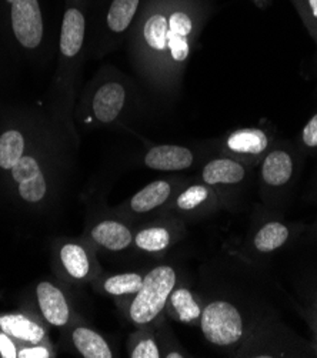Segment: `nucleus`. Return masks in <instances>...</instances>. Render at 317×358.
Returning <instances> with one entry per match:
<instances>
[{"mask_svg": "<svg viewBox=\"0 0 317 358\" xmlns=\"http://www.w3.org/2000/svg\"><path fill=\"white\" fill-rule=\"evenodd\" d=\"M17 357H20V358H48L50 355H49V351L46 348L34 347V348L22 350Z\"/></svg>", "mask_w": 317, "mask_h": 358, "instance_id": "nucleus-26", "label": "nucleus"}, {"mask_svg": "<svg viewBox=\"0 0 317 358\" xmlns=\"http://www.w3.org/2000/svg\"><path fill=\"white\" fill-rule=\"evenodd\" d=\"M10 26L19 45L33 50L45 36V20L39 0H8Z\"/></svg>", "mask_w": 317, "mask_h": 358, "instance_id": "nucleus-5", "label": "nucleus"}, {"mask_svg": "<svg viewBox=\"0 0 317 358\" xmlns=\"http://www.w3.org/2000/svg\"><path fill=\"white\" fill-rule=\"evenodd\" d=\"M314 307H316V311H317V296H316V299H314Z\"/></svg>", "mask_w": 317, "mask_h": 358, "instance_id": "nucleus-29", "label": "nucleus"}, {"mask_svg": "<svg viewBox=\"0 0 317 358\" xmlns=\"http://www.w3.org/2000/svg\"><path fill=\"white\" fill-rule=\"evenodd\" d=\"M302 143L307 150L317 149V113L303 127Z\"/></svg>", "mask_w": 317, "mask_h": 358, "instance_id": "nucleus-24", "label": "nucleus"}, {"mask_svg": "<svg viewBox=\"0 0 317 358\" xmlns=\"http://www.w3.org/2000/svg\"><path fill=\"white\" fill-rule=\"evenodd\" d=\"M132 358H160V350L153 338L148 337L139 340L130 351Z\"/></svg>", "mask_w": 317, "mask_h": 358, "instance_id": "nucleus-23", "label": "nucleus"}, {"mask_svg": "<svg viewBox=\"0 0 317 358\" xmlns=\"http://www.w3.org/2000/svg\"><path fill=\"white\" fill-rule=\"evenodd\" d=\"M176 287V273L170 266H159L143 277V284L132 300L129 315L134 324L146 326L155 321L167 306Z\"/></svg>", "mask_w": 317, "mask_h": 358, "instance_id": "nucleus-1", "label": "nucleus"}, {"mask_svg": "<svg viewBox=\"0 0 317 358\" xmlns=\"http://www.w3.org/2000/svg\"><path fill=\"white\" fill-rule=\"evenodd\" d=\"M213 197L215 194L207 185H192L176 199V207L181 211H193L199 207H204Z\"/></svg>", "mask_w": 317, "mask_h": 358, "instance_id": "nucleus-22", "label": "nucleus"}, {"mask_svg": "<svg viewBox=\"0 0 317 358\" xmlns=\"http://www.w3.org/2000/svg\"><path fill=\"white\" fill-rule=\"evenodd\" d=\"M306 9L310 23L317 26V0H306Z\"/></svg>", "mask_w": 317, "mask_h": 358, "instance_id": "nucleus-27", "label": "nucleus"}, {"mask_svg": "<svg viewBox=\"0 0 317 358\" xmlns=\"http://www.w3.org/2000/svg\"><path fill=\"white\" fill-rule=\"evenodd\" d=\"M133 241L137 248L143 250L146 253H160L170 245L171 233L169 229L162 226L146 227L136 234Z\"/></svg>", "mask_w": 317, "mask_h": 358, "instance_id": "nucleus-19", "label": "nucleus"}, {"mask_svg": "<svg viewBox=\"0 0 317 358\" xmlns=\"http://www.w3.org/2000/svg\"><path fill=\"white\" fill-rule=\"evenodd\" d=\"M0 352H2V357L5 358H15L17 357L15 344L10 341L6 333H0Z\"/></svg>", "mask_w": 317, "mask_h": 358, "instance_id": "nucleus-25", "label": "nucleus"}, {"mask_svg": "<svg viewBox=\"0 0 317 358\" xmlns=\"http://www.w3.org/2000/svg\"><path fill=\"white\" fill-rule=\"evenodd\" d=\"M126 89L119 82H106L94 93L92 99L93 117L103 123H113L125 109Z\"/></svg>", "mask_w": 317, "mask_h": 358, "instance_id": "nucleus-7", "label": "nucleus"}, {"mask_svg": "<svg viewBox=\"0 0 317 358\" xmlns=\"http://www.w3.org/2000/svg\"><path fill=\"white\" fill-rule=\"evenodd\" d=\"M0 329L8 336H12L17 340L36 344L42 341L45 331L41 326L33 323L23 315H3L0 317Z\"/></svg>", "mask_w": 317, "mask_h": 358, "instance_id": "nucleus-15", "label": "nucleus"}, {"mask_svg": "<svg viewBox=\"0 0 317 358\" xmlns=\"http://www.w3.org/2000/svg\"><path fill=\"white\" fill-rule=\"evenodd\" d=\"M167 303L173 315L182 323L189 324L197 320L200 321L202 308L189 289H173Z\"/></svg>", "mask_w": 317, "mask_h": 358, "instance_id": "nucleus-16", "label": "nucleus"}, {"mask_svg": "<svg viewBox=\"0 0 317 358\" xmlns=\"http://www.w3.org/2000/svg\"><path fill=\"white\" fill-rule=\"evenodd\" d=\"M10 171L15 182L19 183V193L23 200L36 203L45 197L46 182L36 159L23 155Z\"/></svg>", "mask_w": 317, "mask_h": 358, "instance_id": "nucleus-8", "label": "nucleus"}, {"mask_svg": "<svg viewBox=\"0 0 317 358\" xmlns=\"http://www.w3.org/2000/svg\"><path fill=\"white\" fill-rule=\"evenodd\" d=\"M93 240L111 252H122L133 243L132 231L122 223L104 220L92 230Z\"/></svg>", "mask_w": 317, "mask_h": 358, "instance_id": "nucleus-12", "label": "nucleus"}, {"mask_svg": "<svg viewBox=\"0 0 317 358\" xmlns=\"http://www.w3.org/2000/svg\"><path fill=\"white\" fill-rule=\"evenodd\" d=\"M36 293L45 318L53 326H64L69 320V307L62 292L45 281L38 285Z\"/></svg>", "mask_w": 317, "mask_h": 358, "instance_id": "nucleus-11", "label": "nucleus"}, {"mask_svg": "<svg viewBox=\"0 0 317 358\" xmlns=\"http://www.w3.org/2000/svg\"><path fill=\"white\" fill-rule=\"evenodd\" d=\"M314 231L317 233V223H316V226H314Z\"/></svg>", "mask_w": 317, "mask_h": 358, "instance_id": "nucleus-30", "label": "nucleus"}, {"mask_svg": "<svg viewBox=\"0 0 317 358\" xmlns=\"http://www.w3.org/2000/svg\"><path fill=\"white\" fill-rule=\"evenodd\" d=\"M249 166L232 157L210 160L202 171L203 183L210 189L222 190L226 203L236 204L249 187Z\"/></svg>", "mask_w": 317, "mask_h": 358, "instance_id": "nucleus-4", "label": "nucleus"}, {"mask_svg": "<svg viewBox=\"0 0 317 358\" xmlns=\"http://www.w3.org/2000/svg\"><path fill=\"white\" fill-rule=\"evenodd\" d=\"M204 338L216 347H234L244 340L246 320L241 310L227 300L209 303L200 315Z\"/></svg>", "mask_w": 317, "mask_h": 358, "instance_id": "nucleus-2", "label": "nucleus"}, {"mask_svg": "<svg viewBox=\"0 0 317 358\" xmlns=\"http://www.w3.org/2000/svg\"><path fill=\"white\" fill-rule=\"evenodd\" d=\"M295 227L281 220H266L252 233L251 247L258 255H273L290 243Z\"/></svg>", "mask_w": 317, "mask_h": 358, "instance_id": "nucleus-9", "label": "nucleus"}, {"mask_svg": "<svg viewBox=\"0 0 317 358\" xmlns=\"http://www.w3.org/2000/svg\"><path fill=\"white\" fill-rule=\"evenodd\" d=\"M140 0H112L104 15V26L112 34H123L133 24Z\"/></svg>", "mask_w": 317, "mask_h": 358, "instance_id": "nucleus-13", "label": "nucleus"}, {"mask_svg": "<svg viewBox=\"0 0 317 358\" xmlns=\"http://www.w3.org/2000/svg\"><path fill=\"white\" fill-rule=\"evenodd\" d=\"M195 162L190 149L174 145H162L152 148L145 156V164L159 171H182Z\"/></svg>", "mask_w": 317, "mask_h": 358, "instance_id": "nucleus-10", "label": "nucleus"}, {"mask_svg": "<svg viewBox=\"0 0 317 358\" xmlns=\"http://www.w3.org/2000/svg\"><path fill=\"white\" fill-rule=\"evenodd\" d=\"M270 138L262 129H239L226 140V150L239 157V162L251 166L266 156Z\"/></svg>", "mask_w": 317, "mask_h": 358, "instance_id": "nucleus-6", "label": "nucleus"}, {"mask_svg": "<svg viewBox=\"0 0 317 358\" xmlns=\"http://www.w3.org/2000/svg\"><path fill=\"white\" fill-rule=\"evenodd\" d=\"M73 343L79 352L86 358H112L111 347L97 333L80 327L73 333Z\"/></svg>", "mask_w": 317, "mask_h": 358, "instance_id": "nucleus-17", "label": "nucleus"}, {"mask_svg": "<svg viewBox=\"0 0 317 358\" xmlns=\"http://www.w3.org/2000/svg\"><path fill=\"white\" fill-rule=\"evenodd\" d=\"M297 176V157L289 149L266 153L260 164V193L270 206H280L289 197Z\"/></svg>", "mask_w": 317, "mask_h": 358, "instance_id": "nucleus-3", "label": "nucleus"}, {"mask_svg": "<svg viewBox=\"0 0 317 358\" xmlns=\"http://www.w3.org/2000/svg\"><path fill=\"white\" fill-rule=\"evenodd\" d=\"M310 324H311V329H313L316 340H317V317H314V315L310 317Z\"/></svg>", "mask_w": 317, "mask_h": 358, "instance_id": "nucleus-28", "label": "nucleus"}, {"mask_svg": "<svg viewBox=\"0 0 317 358\" xmlns=\"http://www.w3.org/2000/svg\"><path fill=\"white\" fill-rule=\"evenodd\" d=\"M26 149V140L22 131L8 130L0 136V167L3 170H12V167L20 160Z\"/></svg>", "mask_w": 317, "mask_h": 358, "instance_id": "nucleus-18", "label": "nucleus"}, {"mask_svg": "<svg viewBox=\"0 0 317 358\" xmlns=\"http://www.w3.org/2000/svg\"><path fill=\"white\" fill-rule=\"evenodd\" d=\"M143 284V275L139 273H125L112 275L104 281L103 289L112 296H129L136 294Z\"/></svg>", "mask_w": 317, "mask_h": 358, "instance_id": "nucleus-21", "label": "nucleus"}, {"mask_svg": "<svg viewBox=\"0 0 317 358\" xmlns=\"http://www.w3.org/2000/svg\"><path fill=\"white\" fill-rule=\"evenodd\" d=\"M60 259L64 268L72 277L83 278L89 274V270H90L89 259L86 252L80 245L66 244L60 252Z\"/></svg>", "mask_w": 317, "mask_h": 358, "instance_id": "nucleus-20", "label": "nucleus"}, {"mask_svg": "<svg viewBox=\"0 0 317 358\" xmlns=\"http://www.w3.org/2000/svg\"><path fill=\"white\" fill-rule=\"evenodd\" d=\"M171 196V185L166 180H157L136 193L130 200V208L134 213L145 214L163 206Z\"/></svg>", "mask_w": 317, "mask_h": 358, "instance_id": "nucleus-14", "label": "nucleus"}]
</instances>
